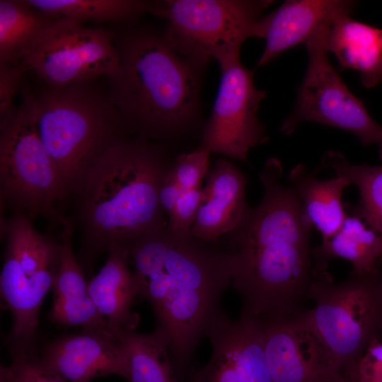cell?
Segmentation results:
<instances>
[{
  "label": "cell",
  "instance_id": "83f0119b",
  "mask_svg": "<svg viewBox=\"0 0 382 382\" xmlns=\"http://www.w3.org/2000/svg\"><path fill=\"white\" fill-rule=\"evenodd\" d=\"M207 336L212 343V353L209 361L194 374L192 382H243L218 334L209 329Z\"/></svg>",
  "mask_w": 382,
  "mask_h": 382
},
{
  "label": "cell",
  "instance_id": "8fae6325",
  "mask_svg": "<svg viewBox=\"0 0 382 382\" xmlns=\"http://www.w3.org/2000/svg\"><path fill=\"white\" fill-rule=\"evenodd\" d=\"M119 55L103 28H87L64 18H54L20 62L55 88L85 83L96 76H112Z\"/></svg>",
  "mask_w": 382,
  "mask_h": 382
},
{
  "label": "cell",
  "instance_id": "e575fe53",
  "mask_svg": "<svg viewBox=\"0 0 382 382\" xmlns=\"http://www.w3.org/2000/svg\"><path fill=\"white\" fill-rule=\"evenodd\" d=\"M378 154H379V158L381 161H382V139L378 143Z\"/></svg>",
  "mask_w": 382,
  "mask_h": 382
},
{
  "label": "cell",
  "instance_id": "ac0fdd59",
  "mask_svg": "<svg viewBox=\"0 0 382 382\" xmlns=\"http://www.w3.org/2000/svg\"><path fill=\"white\" fill-rule=\"evenodd\" d=\"M323 45L343 69L359 72L365 87L382 82V29L343 16L326 28Z\"/></svg>",
  "mask_w": 382,
  "mask_h": 382
},
{
  "label": "cell",
  "instance_id": "9a60e30c",
  "mask_svg": "<svg viewBox=\"0 0 382 382\" xmlns=\"http://www.w3.org/2000/svg\"><path fill=\"white\" fill-rule=\"evenodd\" d=\"M204 190V202L190 230L203 241L216 242L233 231L249 206L245 200L247 175L225 158L217 160L209 170Z\"/></svg>",
  "mask_w": 382,
  "mask_h": 382
},
{
  "label": "cell",
  "instance_id": "5b68a950",
  "mask_svg": "<svg viewBox=\"0 0 382 382\" xmlns=\"http://www.w3.org/2000/svg\"><path fill=\"white\" fill-rule=\"evenodd\" d=\"M311 308L294 317L305 336L309 361L320 382L347 376L382 333V278L350 273L335 284L328 271L311 290Z\"/></svg>",
  "mask_w": 382,
  "mask_h": 382
},
{
  "label": "cell",
  "instance_id": "277c9868",
  "mask_svg": "<svg viewBox=\"0 0 382 382\" xmlns=\"http://www.w3.org/2000/svg\"><path fill=\"white\" fill-rule=\"evenodd\" d=\"M115 47L110 100L127 131L163 140L187 130L198 105L197 70L149 33L129 35Z\"/></svg>",
  "mask_w": 382,
  "mask_h": 382
},
{
  "label": "cell",
  "instance_id": "1f68e13d",
  "mask_svg": "<svg viewBox=\"0 0 382 382\" xmlns=\"http://www.w3.org/2000/svg\"><path fill=\"white\" fill-rule=\"evenodd\" d=\"M345 378L353 382H382V342L379 338L369 345Z\"/></svg>",
  "mask_w": 382,
  "mask_h": 382
},
{
  "label": "cell",
  "instance_id": "5bb4252c",
  "mask_svg": "<svg viewBox=\"0 0 382 382\" xmlns=\"http://www.w3.org/2000/svg\"><path fill=\"white\" fill-rule=\"evenodd\" d=\"M355 2L346 0H288L260 20L258 37L266 45L257 66H265L283 52L306 44L323 25L351 16Z\"/></svg>",
  "mask_w": 382,
  "mask_h": 382
},
{
  "label": "cell",
  "instance_id": "cb8c5ba5",
  "mask_svg": "<svg viewBox=\"0 0 382 382\" xmlns=\"http://www.w3.org/2000/svg\"><path fill=\"white\" fill-rule=\"evenodd\" d=\"M320 168L332 169L357 187L359 201L356 206H351V213L382 239V165L351 164L342 154L329 150L322 157Z\"/></svg>",
  "mask_w": 382,
  "mask_h": 382
},
{
  "label": "cell",
  "instance_id": "ffe728a7",
  "mask_svg": "<svg viewBox=\"0 0 382 382\" xmlns=\"http://www.w3.org/2000/svg\"><path fill=\"white\" fill-rule=\"evenodd\" d=\"M288 178L308 219L321 234L322 241L330 239L347 215L342 197L349 183L336 174L331 178L320 179L316 171H309L303 163L294 166Z\"/></svg>",
  "mask_w": 382,
  "mask_h": 382
},
{
  "label": "cell",
  "instance_id": "7a4b0ae2",
  "mask_svg": "<svg viewBox=\"0 0 382 382\" xmlns=\"http://www.w3.org/2000/svg\"><path fill=\"white\" fill-rule=\"evenodd\" d=\"M123 246L140 296L151 303L156 327L168 337L178 379L222 311L220 300L231 283L227 255L191 233H174L167 227Z\"/></svg>",
  "mask_w": 382,
  "mask_h": 382
},
{
  "label": "cell",
  "instance_id": "f546056e",
  "mask_svg": "<svg viewBox=\"0 0 382 382\" xmlns=\"http://www.w3.org/2000/svg\"><path fill=\"white\" fill-rule=\"evenodd\" d=\"M203 202L204 190L202 187L182 192L168 215V230L180 235L190 233Z\"/></svg>",
  "mask_w": 382,
  "mask_h": 382
},
{
  "label": "cell",
  "instance_id": "44dd1931",
  "mask_svg": "<svg viewBox=\"0 0 382 382\" xmlns=\"http://www.w3.org/2000/svg\"><path fill=\"white\" fill-rule=\"evenodd\" d=\"M258 322L263 330L265 352L273 382H320L294 317Z\"/></svg>",
  "mask_w": 382,
  "mask_h": 382
},
{
  "label": "cell",
  "instance_id": "603a6c76",
  "mask_svg": "<svg viewBox=\"0 0 382 382\" xmlns=\"http://www.w3.org/2000/svg\"><path fill=\"white\" fill-rule=\"evenodd\" d=\"M129 365V382H178L171 360L169 342L156 327L149 334L134 331L120 335Z\"/></svg>",
  "mask_w": 382,
  "mask_h": 382
},
{
  "label": "cell",
  "instance_id": "3957f363",
  "mask_svg": "<svg viewBox=\"0 0 382 382\" xmlns=\"http://www.w3.org/2000/svg\"><path fill=\"white\" fill-rule=\"evenodd\" d=\"M172 164L161 147L138 137L120 140L86 168L67 200L74 202L67 219L80 232L81 267L114 245L166 227L159 190Z\"/></svg>",
  "mask_w": 382,
  "mask_h": 382
},
{
  "label": "cell",
  "instance_id": "6da1fadb",
  "mask_svg": "<svg viewBox=\"0 0 382 382\" xmlns=\"http://www.w3.org/2000/svg\"><path fill=\"white\" fill-rule=\"evenodd\" d=\"M283 168L268 158L259 174L264 193L238 226L223 236L231 284L240 295L241 318L258 321L295 317L306 311L318 275L312 256L313 224Z\"/></svg>",
  "mask_w": 382,
  "mask_h": 382
},
{
  "label": "cell",
  "instance_id": "7c38bea8",
  "mask_svg": "<svg viewBox=\"0 0 382 382\" xmlns=\"http://www.w3.org/2000/svg\"><path fill=\"white\" fill-rule=\"evenodd\" d=\"M221 81L209 119L198 146L209 153L248 163V151L269 140L257 117L266 93L256 88L254 70L245 68L236 52L216 60Z\"/></svg>",
  "mask_w": 382,
  "mask_h": 382
},
{
  "label": "cell",
  "instance_id": "7402d4cb",
  "mask_svg": "<svg viewBox=\"0 0 382 382\" xmlns=\"http://www.w3.org/2000/svg\"><path fill=\"white\" fill-rule=\"evenodd\" d=\"M209 328L221 339L243 382H273L265 352L263 330L258 321L241 317L233 320L222 311Z\"/></svg>",
  "mask_w": 382,
  "mask_h": 382
},
{
  "label": "cell",
  "instance_id": "f1b7e54d",
  "mask_svg": "<svg viewBox=\"0 0 382 382\" xmlns=\"http://www.w3.org/2000/svg\"><path fill=\"white\" fill-rule=\"evenodd\" d=\"M209 155L197 147L192 152L180 154L173 161L170 173L182 192L201 187L209 170Z\"/></svg>",
  "mask_w": 382,
  "mask_h": 382
},
{
  "label": "cell",
  "instance_id": "e0dca14e",
  "mask_svg": "<svg viewBox=\"0 0 382 382\" xmlns=\"http://www.w3.org/2000/svg\"><path fill=\"white\" fill-rule=\"evenodd\" d=\"M99 272L88 282V291L100 315L114 333L134 331L139 316L132 306L140 288L128 260L125 248L114 245Z\"/></svg>",
  "mask_w": 382,
  "mask_h": 382
},
{
  "label": "cell",
  "instance_id": "d4e9b609",
  "mask_svg": "<svg viewBox=\"0 0 382 382\" xmlns=\"http://www.w3.org/2000/svg\"><path fill=\"white\" fill-rule=\"evenodd\" d=\"M54 18L36 10L25 0H1L0 63L20 62Z\"/></svg>",
  "mask_w": 382,
  "mask_h": 382
},
{
  "label": "cell",
  "instance_id": "2e32d148",
  "mask_svg": "<svg viewBox=\"0 0 382 382\" xmlns=\"http://www.w3.org/2000/svg\"><path fill=\"white\" fill-rule=\"evenodd\" d=\"M74 231L69 224L62 227L59 236V264L52 286L50 318L61 325L80 326L83 330L115 335L89 295L82 267L73 250Z\"/></svg>",
  "mask_w": 382,
  "mask_h": 382
},
{
  "label": "cell",
  "instance_id": "d590c367",
  "mask_svg": "<svg viewBox=\"0 0 382 382\" xmlns=\"http://www.w3.org/2000/svg\"><path fill=\"white\" fill-rule=\"evenodd\" d=\"M380 274H381V277L382 278V267H381V271H380Z\"/></svg>",
  "mask_w": 382,
  "mask_h": 382
},
{
  "label": "cell",
  "instance_id": "9c48e42d",
  "mask_svg": "<svg viewBox=\"0 0 382 382\" xmlns=\"http://www.w3.org/2000/svg\"><path fill=\"white\" fill-rule=\"evenodd\" d=\"M270 0H165L149 2L148 11L168 21L163 38L195 69L207 62L240 52Z\"/></svg>",
  "mask_w": 382,
  "mask_h": 382
},
{
  "label": "cell",
  "instance_id": "d6a6232c",
  "mask_svg": "<svg viewBox=\"0 0 382 382\" xmlns=\"http://www.w3.org/2000/svg\"><path fill=\"white\" fill-rule=\"evenodd\" d=\"M181 192L182 190L171 175L170 170L159 190L160 204L168 216L173 211Z\"/></svg>",
  "mask_w": 382,
  "mask_h": 382
},
{
  "label": "cell",
  "instance_id": "836d02e7",
  "mask_svg": "<svg viewBox=\"0 0 382 382\" xmlns=\"http://www.w3.org/2000/svg\"><path fill=\"white\" fill-rule=\"evenodd\" d=\"M324 382H353L341 375L329 376L325 379Z\"/></svg>",
  "mask_w": 382,
  "mask_h": 382
},
{
  "label": "cell",
  "instance_id": "8992f818",
  "mask_svg": "<svg viewBox=\"0 0 382 382\" xmlns=\"http://www.w3.org/2000/svg\"><path fill=\"white\" fill-rule=\"evenodd\" d=\"M33 108L37 132L68 197L86 168L127 132L110 100L84 83L33 97Z\"/></svg>",
  "mask_w": 382,
  "mask_h": 382
},
{
  "label": "cell",
  "instance_id": "30bf717a",
  "mask_svg": "<svg viewBox=\"0 0 382 382\" xmlns=\"http://www.w3.org/2000/svg\"><path fill=\"white\" fill-rule=\"evenodd\" d=\"M328 25L321 27L306 44L308 55L306 72L295 108L282 122L280 131L289 136L301 123L312 122L349 132L364 146L378 144L382 139V126L348 88L328 59L323 45Z\"/></svg>",
  "mask_w": 382,
  "mask_h": 382
},
{
  "label": "cell",
  "instance_id": "4dcf8cb0",
  "mask_svg": "<svg viewBox=\"0 0 382 382\" xmlns=\"http://www.w3.org/2000/svg\"><path fill=\"white\" fill-rule=\"evenodd\" d=\"M19 66L0 63V129H3L13 118V100L19 88L22 72Z\"/></svg>",
  "mask_w": 382,
  "mask_h": 382
},
{
  "label": "cell",
  "instance_id": "52a82bcc",
  "mask_svg": "<svg viewBox=\"0 0 382 382\" xmlns=\"http://www.w3.org/2000/svg\"><path fill=\"white\" fill-rule=\"evenodd\" d=\"M32 221L19 213L1 219L6 241L1 297L12 316L8 351L35 349L40 308L59 264V241L38 232Z\"/></svg>",
  "mask_w": 382,
  "mask_h": 382
},
{
  "label": "cell",
  "instance_id": "4316f807",
  "mask_svg": "<svg viewBox=\"0 0 382 382\" xmlns=\"http://www.w3.org/2000/svg\"><path fill=\"white\" fill-rule=\"evenodd\" d=\"M9 353L11 362L1 367V382H68L45 364L35 349Z\"/></svg>",
  "mask_w": 382,
  "mask_h": 382
},
{
  "label": "cell",
  "instance_id": "484cf974",
  "mask_svg": "<svg viewBox=\"0 0 382 382\" xmlns=\"http://www.w3.org/2000/svg\"><path fill=\"white\" fill-rule=\"evenodd\" d=\"M36 10L54 18L86 21L117 22L148 11L149 2L135 0H25Z\"/></svg>",
  "mask_w": 382,
  "mask_h": 382
},
{
  "label": "cell",
  "instance_id": "d6986e66",
  "mask_svg": "<svg viewBox=\"0 0 382 382\" xmlns=\"http://www.w3.org/2000/svg\"><path fill=\"white\" fill-rule=\"evenodd\" d=\"M317 274L327 271L328 262L342 258L352 265L350 273L378 274L382 267V239L359 216L347 214L339 230L312 248Z\"/></svg>",
  "mask_w": 382,
  "mask_h": 382
},
{
  "label": "cell",
  "instance_id": "ba28073f",
  "mask_svg": "<svg viewBox=\"0 0 382 382\" xmlns=\"http://www.w3.org/2000/svg\"><path fill=\"white\" fill-rule=\"evenodd\" d=\"M64 180L36 129L33 97L26 96L11 122L1 130V209L42 216L62 227L69 222L58 209L67 202Z\"/></svg>",
  "mask_w": 382,
  "mask_h": 382
},
{
  "label": "cell",
  "instance_id": "4fadbf2b",
  "mask_svg": "<svg viewBox=\"0 0 382 382\" xmlns=\"http://www.w3.org/2000/svg\"><path fill=\"white\" fill-rule=\"evenodd\" d=\"M41 358L68 382H90L108 375L128 380L123 345L114 334L83 330L48 344Z\"/></svg>",
  "mask_w": 382,
  "mask_h": 382
}]
</instances>
